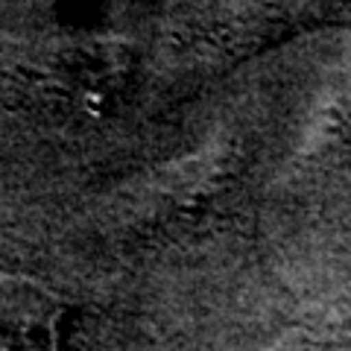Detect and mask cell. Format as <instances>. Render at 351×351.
Returning <instances> with one entry per match:
<instances>
[{
	"instance_id": "cell-1",
	"label": "cell",
	"mask_w": 351,
	"mask_h": 351,
	"mask_svg": "<svg viewBox=\"0 0 351 351\" xmlns=\"http://www.w3.org/2000/svg\"><path fill=\"white\" fill-rule=\"evenodd\" d=\"M64 304L44 284L24 276H0V348H53Z\"/></svg>"
}]
</instances>
